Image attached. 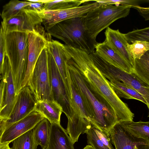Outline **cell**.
Returning a JSON list of instances; mask_svg holds the SVG:
<instances>
[{"instance_id": "cell-28", "label": "cell", "mask_w": 149, "mask_h": 149, "mask_svg": "<svg viewBox=\"0 0 149 149\" xmlns=\"http://www.w3.org/2000/svg\"><path fill=\"white\" fill-rule=\"evenodd\" d=\"M31 3L27 1H23L12 0L10 1L3 7L1 14L3 20H7L15 16Z\"/></svg>"}, {"instance_id": "cell-32", "label": "cell", "mask_w": 149, "mask_h": 149, "mask_svg": "<svg viewBox=\"0 0 149 149\" xmlns=\"http://www.w3.org/2000/svg\"><path fill=\"white\" fill-rule=\"evenodd\" d=\"M125 36L129 44L135 41L149 42V27L134 30L132 31L125 34Z\"/></svg>"}, {"instance_id": "cell-26", "label": "cell", "mask_w": 149, "mask_h": 149, "mask_svg": "<svg viewBox=\"0 0 149 149\" xmlns=\"http://www.w3.org/2000/svg\"><path fill=\"white\" fill-rule=\"evenodd\" d=\"M132 136L149 141V122L125 121L118 123Z\"/></svg>"}, {"instance_id": "cell-2", "label": "cell", "mask_w": 149, "mask_h": 149, "mask_svg": "<svg viewBox=\"0 0 149 149\" xmlns=\"http://www.w3.org/2000/svg\"><path fill=\"white\" fill-rule=\"evenodd\" d=\"M72 82L79 93L89 122L102 131L107 132L118 123L113 112L100 102L90 89L78 70L65 60Z\"/></svg>"}, {"instance_id": "cell-14", "label": "cell", "mask_w": 149, "mask_h": 149, "mask_svg": "<svg viewBox=\"0 0 149 149\" xmlns=\"http://www.w3.org/2000/svg\"><path fill=\"white\" fill-rule=\"evenodd\" d=\"M44 117L35 110L17 121L7 124L3 134L1 142L10 143L25 132L32 129Z\"/></svg>"}, {"instance_id": "cell-6", "label": "cell", "mask_w": 149, "mask_h": 149, "mask_svg": "<svg viewBox=\"0 0 149 149\" xmlns=\"http://www.w3.org/2000/svg\"><path fill=\"white\" fill-rule=\"evenodd\" d=\"M28 86L37 101L53 100L47 46L38 57Z\"/></svg>"}, {"instance_id": "cell-20", "label": "cell", "mask_w": 149, "mask_h": 149, "mask_svg": "<svg viewBox=\"0 0 149 149\" xmlns=\"http://www.w3.org/2000/svg\"><path fill=\"white\" fill-rule=\"evenodd\" d=\"M67 95L72 114L84 118L89 121V117L82 98L72 82L69 70L67 66Z\"/></svg>"}, {"instance_id": "cell-13", "label": "cell", "mask_w": 149, "mask_h": 149, "mask_svg": "<svg viewBox=\"0 0 149 149\" xmlns=\"http://www.w3.org/2000/svg\"><path fill=\"white\" fill-rule=\"evenodd\" d=\"M107 133L115 149H149V141L132 136L118 123Z\"/></svg>"}, {"instance_id": "cell-15", "label": "cell", "mask_w": 149, "mask_h": 149, "mask_svg": "<svg viewBox=\"0 0 149 149\" xmlns=\"http://www.w3.org/2000/svg\"><path fill=\"white\" fill-rule=\"evenodd\" d=\"M37 102L28 86L22 88L17 94L10 118L6 124L14 123L26 116L34 110Z\"/></svg>"}, {"instance_id": "cell-12", "label": "cell", "mask_w": 149, "mask_h": 149, "mask_svg": "<svg viewBox=\"0 0 149 149\" xmlns=\"http://www.w3.org/2000/svg\"><path fill=\"white\" fill-rule=\"evenodd\" d=\"M47 48L53 99L62 107L63 112L68 118L72 115V111L62 78L53 56Z\"/></svg>"}, {"instance_id": "cell-16", "label": "cell", "mask_w": 149, "mask_h": 149, "mask_svg": "<svg viewBox=\"0 0 149 149\" xmlns=\"http://www.w3.org/2000/svg\"><path fill=\"white\" fill-rule=\"evenodd\" d=\"M105 41L108 45L132 66L133 59L129 54L127 48L128 43L125 34L121 33L118 29H113L108 27L104 33Z\"/></svg>"}, {"instance_id": "cell-33", "label": "cell", "mask_w": 149, "mask_h": 149, "mask_svg": "<svg viewBox=\"0 0 149 149\" xmlns=\"http://www.w3.org/2000/svg\"><path fill=\"white\" fill-rule=\"evenodd\" d=\"M145 0H95L94 1L98 3L100 6H106L109 5H115L116 6L120 5H128L130 6L131 8L135 9L137 7L140 6V4L142 2H144Z\"/></svg>"}, {"instance_id": "cell-39", "label": "cell", "mask_w": 149, "mask_h": 149, "mask_svg": "<svg viewBox=\"0 0 149 149\" xmlns=\"http://www.w3.org/2000/svg\"><path fill=\"white\" fill-rule=\"evenodd\" d=\"M10 143H0V149H11L9 146Z\"/></svg>"}, {"instance_id": "cell-18", "label": "cell", "mask_w": 149, "mask_h": 149, "mask_svg": "<svg viewBox=\"0 0 149 149\" xmlns=\"http://www.w3.org/2000/svg\"><path fill=\"white\" fill-rule=\"evenodd\" d=\"M74 143L60 124H51L49 138L46 149H74Z\"/></svg>"}, {"instance_id": "cell-42", "label": "cell", "mask_w": 149, "mask_h": 149, "mask_svg": "<svg viewBox=\"0 0 149 149\" xmlns=\"http://www.w3.org/2000/svg\"></svg>"}, {"instance_id": "cell-24", "label": "cell", "mask_w": 149, "mask_h": 149, "mask_svg": "<svg viewBox=\"0 0 149 149\" xmlns=\"http://www.w3.org/2000/svg\"><path fill=\"white\" fill-rule=\"evenodd\" d=\"M109 80L110 86L119 98L138 100L145 104L149 108V104L143 97L134 88L118 80L113 79Z\"/></svg>"}, {"instance_id": "cell-5", "label": "cell", "mask_w": 149, "mask_h": 149, "mask_svg": "<svg viewBox=\"0 0 149 149\" xmlns=\"http://www.w3.org/2000/svg\"><path fill=\"white\" fill-rule=\"evenodd\" d=\"M131 7L128 5L99 6L84 17L85 28L93 39L102 31L117 20L127 17Z\"/></svg>"}, {"instance_id": "cell-19", "label": "cell", "mask_w": 149, "mask_h": 149, "mask_svg": "<svg viewBox=\"0 0 149 149\" xmlns=\"http://www.w3.org/2000/svg\"><path fill=\"white\" fill-rule=\"evenodd\" d=\"M34 110L40 113L51 124H60L63 109L56 101L45 100L37 102Z\"/></svg>"}, {"instance_id": "cell-40", "label": "cell", "mask_w": 149, "mask_h": 149, "mask_svg": "<svg viewBox=\"0 0 149 149\" xmlns=\"http://www.w3.org/2000/svg\"><path fill=\"white\" fill-rule=\"evenodd\" d=\"M83 149H94L92 146L88 145L86 146Z\"/></svg>"}, {"instance_id": "cell-10", "label": "cell", "mask_w": 149, "mask_h": 149, "mask_svg": "<svg viewBox=\"0 0 149 149\" xmlns=\"http://www.w3.org/2000/svg\"><path fill=\"white\" fill-rule=\"evenodd\" d=\"M0 83L3 88V102L0 112V120H9L17 97L12 72L9 61L6 56Z\"/></svg>"}, {"instance_id": "cell-34", "label": "cell", "mask_w": 149, "mask_h": 149, "mask_svg": "<svg viewBox=\"0 0 149 149\" xmlns=\"http://www.w3.org/2000/svg\"><path fill=\"white\" fill-rule=\"evenodd\" d=\"M5 57V33L0 25V77L2 72Z\"/></svg>"}, {"instance_id": "cell-1", "label": "cell", "mask_w": 149, "mask_h": 149, "mask_svg": "<svg viewBox=\"0 0 149 149\" xmlns=\"http://www.w3.org/2000/svg\"><path fill=\"white\" fill-rule=\"evenodd\" d=\"M65 57L79 71L98 100L113 112L118 123L133 120L134 114L116 95L109 81L94 64L89 54L70 47L65 50Z\"/></svg>"}, {"instance_id": "cell-29", "label": "cell", "mask_w": 149, "mask_h": 149, "mask_svg": "<svg viewBox=\"0 0 149 149\" xmlns=\"http://www.w3.org/2000/svg\"><path fill=\"white\" fill-rule=\"evenodd\" d=\"M89 0H49L44 3L45 10H55L77 7L82 4L88 3Z\"/></svg>"}, {"instance_id": "cell-31", "label": "cell", "mask_w": 149, "mask_h": 149, "mask_svg": "<svg viewBox=\"0 0 149 149\" xmlns=\"http://www.w3.org/2000/svg\"><path fill=\"white\" fill-rule=\"evenodd\" d=\"M127 48L133 60L139 59L149 50V42L135 41L131 44L128 43Z\"/></svg>"}, {"instance_id": "cell-11", "label": "cell", "mask_w": 149, "mask_h": 149, "mask_svg": "<svg viewBox=\"0 0 149 149\" xmlns=\"http://www.w3.org/2000/svg\"><path fill=\"white\" fill-rule=\"evenodd\" d=\"M99 6V4L95 1L91 3H85L81 6L63 10H45L43 14L42 23L45 30L47 31L61 22L84 17L87 13Z\"/></svg>"}, {"instance_id": "cell-7", "label": "cell", "mask_w": 149, "mask_h": 149, "mask_svg": "<svg viewBox=\"0 0 149 149\" xmlns=\"http://www.w3.org/2000/svg\"><path fill=\"white\" fill-rule=\"evenodd\" d=\"M93 61L102 74L109 80H118L131 87L139 93L149 104V86L132 74L129 73L108 62L94 52L89 54Z\"/></svg>"}, {"instance_id": "cell-37", "label": "cell", "mask_w": 149, "mask_h": 149, "mask_svg": "<svg viewBox=\"0 0 149 149\" xmlns=\"http://www.w3.org/2000/svg\"><path fill=\"white\" fill-rule=\"evenodd\" d=\"M7 120H0V143L1 142V139L4 131L6 125Z\"/></svg>"}, {"instance_id": "cell-27", "label": "cell", "mask_w": 149, "mask_h": 149, "mask_svg": "<svg viewBox=\"0 0 149 149\" xmlns=\"http://www.w3.org/2000/svg\"><path fill=\"white\" fill-rule=\"evenodd\" d=\"M50 127V123L45 118L32 130L35 143L40 145L42 149H46L47 146Z\"/></svg>"}, {"instance_id": "cell-38", "label": "cell", "mask_w": 149, "mask_h": 149, "mask_svg": "<svg viewBox=\"0 0 149 149\" xmlns=\"http://www.w3.org/2000/svg\"><path fill=\"white\" fill-rule=\"evenodd\" d=\"M3 88L2 85L0 83V110H1V108L3 102Z\"/></svg>"}, {"instance_id": "cell-41", "label": "cell", "mask_w": 149, "mask_h": 149, "mask_svg": "<svg viewBox=\"0 0 149 149\" xmlns=\"http://www.w3.org/2000/svg\"><path fill=\"white\" fill-rule=\"evenodd\" d=\"M1 110H0V112H1Z\"/></svg>"}, {"instance_id": "cell-8", "label": "cell", "mask_w": 149, "mask_h": 149, "mask_svg": "<svg viewBox=\"0 0 149 149\" xmlns=\"http://www.w3.org/2000/svg\"><path fill=\"white\" fill-rule=\"evenodd\" d=\"M42 26L28 32L29 52L27 68L22 81L21 88L28 86L37 60L44 49L50 40L51 35L45 33Z\"/></svg>"}, {"instance_id": "cell-35", "label": "cell", "mask_w": 149, "mask_h": 149, "mask_svg": "<svg viewBox=\"0 0 149 149\" xmlns=\"http://www.w3.org/2000/svg\"><path fill=\"white\" fill-rule=\"evenodd\" d=\"M38 13L42 14L45 11L44 9V3H31L26 7Z\"/></svg>"}, {"instance_id": "cell-30", "label": "cell", "mask_w": 149, "mask_h": 149, "mask_svg": "<svg viewBox=\"0 0 149 149\" xmlns=\"http://www.w3.org/2000/svg\"><path fill=\"white\" fill-rule=\"evenodd\" d=\"M12 142L11 149H36L38 146L34 141L32 130L23 134Z\"/></svg>"}, {"instance_id": "cell-21", "label": "cell", "mask_w": 149, "mask_h": 149, "mask_svg": "<svg viewBox=\"0 0 149 149\" xmlns=\"http://www.w3.org/2000/svg\"><path fill=\"white\" fill-rule=\"evenodd\" d=\"M63 45L58 41L52 39L48 42L47 46L58 70L67 95V67L63 52Z\"/></svg>"}, {"instance_id": "cell-4", "label": "cell", "mask_w": 149, "mask_h": 149, "mask_svg": "<svg viewBox=\"0 0 149 149\" xmlns=\"http://www.w3.org/2000/svg\"><path fill=\"white\" fill-rule=\"evenodd\" d=\"M5 55L9 61L17 94L27 68L29 52L28 32L13 31L5 33Z\"/></svg>"}, {"instance_id": "cell-22", "label": "cell", "mask_w": 149, "mask_h": 149, "mask_svg": "<svg viewBox=\"0 0 149 149\" xmlns=\"http://www.w3.org/2000/svg\"><path fill=\"white\" fill-rule=\"evenodd\" d=\"M85 133L88 143L94 149H115L108 133L102 131L91 123Z\"/></svg>"}, {"instance_id": "cell-43", "label": "cell", "mask_w": 149, "mask_h": 149, "mask_svg": "<svg viewBox=\"0 0 149 149\" xmlns=\"http://www.w3.org/2000/svg\"></svg>"}, {"instance_id": "cell-3", "label": "cell", "mask_w": 149, "mask_h": 149, "mask_svg": "<svg viewBox=\"0 0 149 149\" xmlns=\"http://www.w3.org/2000/svg\"><path fill=\"white\" fill-rule=\"evenodd\" d=\"M84 17H77L58 23L47 31L51 36L59 39L65 45L78 49L89 54L94 52L97 42L86 31Z\"/></svg>"}, {"instance_id": "cell-23", "label": "cell", "mask_w": 149, "mask_h": 149, "mask_svg": "<svg viewBox=\"0 0 149 149\" xmlns=\"http://www.w3.org/2000/svg\"><path fill=\"white\" fill-rule=\"evenodd\" d=\"M67 118L68 122L66 131L74 144L78 141L81 134L85 133L91 123L87 120L74 114Z\"/></svg>"}, {"instance_id": "cell-17", "label": "cell", "mask_w": 149, "mask_h": 149, "mask_svg": "<svg viewBox=\"0 0 149 149\" xmlns=\"http://www.w3.org/2000/svg\"><path fill=\"white\" fill-rule=\"evenodd\" d=\"M95 49V53L108 62L129 73H132V66L115 52L105 41L97 42Z\"/></svg>"}, {"instance_id": "cell-9", "label": "cell", "mask_w": 149, "mask_h": 149, "mask_svg": "<svg viewBox=\"0 0 149 149\" xmlns=\"http://www.w3.org/2000/svg\"><path fill=\"white\" fill-rule=\"evenodd\" d=\"M43 14L25 7L13 17L1 22L4 33L31 31L41 26Z\"/></svg>"}, {"instance_id": "cell-36", "label": "cell", "mask_w": 149, "mask_h": 149, "mask_svg": "<svg viewBox=\"0 0 149 149\" xmlns=\"http://www.w3.org/2000/svg\"><path fill=\"white\" fill-rule=\"evenodd\" d=\"M139 14L143 17L146 20L149 19V8L142 7L140 6L137 7L136 8Z\"/></svg>"}, {"instance_id": "cell-25", "label": "cell", "mask_w": 149, "mask_h": 149, "mask_svg": "<svg viewBox=\"0 0 149 149\" xmlns=\"http://www.w3.org/2000/svg\"><path fill=\"white\" fill-rule=\"evenodd\" d=\"M139 80L149 86V51L140 58L134 59L132 73Z\"/></svg>"}]
</instances>
